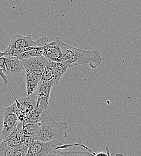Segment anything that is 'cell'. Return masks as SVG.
Listing matches in <instances>:
<instances>
[{"mask_svg": "<svg viewBox=\"0 0 141 156\" xmlns=\"http://www.w3.org/2000/svg\"><path fill=\"white\" fill-rule=\"evenodd\" d=\"M67 128L68 124L66 122H57L48 109L44 111L37 122L36 140L41 142H64L67 137Z\"/></svg>", "mask_w": 141, "mask_h": 156, "instance_id": "cell-1", "label": "cell"}, {"mask_svg": "<svg viewBox=\"0 0 141 156\" xmlns=\"http://www.w3.org/2000/svg\"><path fill=\"white\" fill-rule=\"evenodd\" d=\"M62 51L64 61H69L70 67L87 64L92 69H96L100 65L101 54L97 49L91 51L81 49L62 43Z\"/></svg>", "mask_w": 141, "mask_h": 156, "instance_id": "cell-2", "label": "cell"}, {"mask_svg": "<svg viewBox=\"0 0 141 156\" xmlns=\"http://www.w3.org/2000/svg\"><path fill=\"white\" fill-rule=\"evenodd\" d=\"M74 146H82L78 144H65L60 142H41L36 140L28 148L26 156H49L57 151Z\"/></svg>", "mask_w": 141, "mask_h": 156, "instance_id": "cell-3", "label": "cell"}, {"mask_svg": "<svg viewBox=\"0 0 141 156\" xmlns=\"http://www.w3.org/2000/svg\"><path fill=\"white\" fill-rule=\"evenodd\" d=\"M49 42L48 37H43L39 40H34L31 35L26 36L20 34H15L12 36L8 49L6 50L18 51L24 48L33 46H44Z\"/></svg>", "mask_w": 141, "mask_h": 156, "instance_id": "cell-4", "label": "cell"}, {"mask_svg": "<svg viewBox=\"0 0 141 156\" xmlns=\"http://www.w3.org/2000/svg\"><path fill=\"white\" fill-rule=\"evenodd\" d=\"M19 119L14 109V105L7 107L4 109L3 127L2 130V139H4L14 132L19 124Z\"/></svg>", "mask_w": 141, "mask_h": 156, "instance_id": "cell-5", "label": "cell"}, {"mask_svg": "<svg viewBox=\"0 0 141 156\" xmlns=\"http://www.w3.org/2000/svg\"><path fill=\"white\" fill-rule=\"evenodd\" d=\"M54 85V81L41 82L36 91L37 100L36 107L41 112L48 110L49 107V101L52 88Z\"/></svg>", "mask_w": 141, "mask_h": 156, "instance_id": "cell-6", "label": "cell"}, {"mask_svg": "<svg viewBox=\"0 0 141 156\" xmlns=\"http://www.w3.org/2000/svg\"><path fill=\"white\" fill-rule=\"evenodd\" d=\"M63 41L60 37H57L43 47V55L49 62H62L64 56L62 51Z\"/></svg>", "mask_w": 141, "mask_h": 156, "instance_id": "cell-7", "label": "cell"}, {"mask_svg": "<svg viewBox=\"0 0 141 156\" xmlns=\"http://www.w3.org/2000/svg\"><path fill=\"white\" fill-rule=\"evenodd\" d=\"M5 57L6 76L9 79L20 77L25 72L23 62L17 57L4 55Z\"/></svg>", "mask_w": 141, "mask_h": 156, "instance_id": "cell-8", "label": "cell"}, {"mask_svg": "<svg viewBox=\"0 0 141 156\" xmlns=\"http://www.w3.org/2000/svg\"><path fill=\"white\" fill-rule=\"evenodd\" d=\"M23 62L25 70L30 71L41 78L46 67L48 61L44 56L21 59Z\"/></svg>", "mask_w": 141, "mask_h": 156, "instance_id": "cell-9", "label": "cell"}, {"mask_svg": "<svg viewBox=\"0 0 141 156\" xmlns=\"http://www.w3.org/2000/svg\"><path fill=\"white\" fill-rule=\"evenodd\" d=\"M25 77L26 81V94L28 96H30L37 91L41 78L36 74L28 70H25Z\"/></svg>", "mask_w": 141, "mask_h": 156, "instance_id": "cell-10", "label": "cell"}, {"mask_svg": "<svg viewBox=\"0 0 141 156\" xmlns=\"http://www.w3.org/2000/svg\"><path fill=\"white\" fill-rule=\"evenodd\" d=\"M53 70L54 76V85L58 84L61 78L69 68H70V64L69 61L62 62H49Z\"/></svg>", "mask_w": 141, "mask_h": 156, "instance_id": "cell-11", "label": "cell"}, {"mask_svg": "<svg viewBox=\"0 0 141 156\" xmlns=\"http://www.w3.org/2000/svg\"><path fill=\"white\" fill-rule=\"evenodd\" d=\"M12 35L7 33L2 28H0V50L1 52H5L10 45Z\"/></svg>", "mask_w": 141, "mask_h": 156, "instance_id": "cell-12", "label": "cell"}, {"mask_svg": "<svg viewBox=\"0 0 141 156\" xmlns=\"http://www.w3.org/2000/svg\"><path fill=\"white\" fill-rule=\"evenodd\" d=\"M17 148L9 146L7 144L2 142L0 146V156H15Z\"/></svg>", "mask_w": 141, "mask_h": 156, "instance_id": "cell-13", "label": "cell"}, {"mask_svg": "<svg viewBox=\"0 0 141 156\" xmlns=\"http://www.w3.org/2000/svg\"><path fill=\"white\" fill-rule=\"evenodd\" d=\"M54 76L52 69L50 64V62L48 61V63L46 66V67L41 76V82H49L51 80H54Z\"/></svg>", "mask_w": 141, "mask_h": 156, "instance_id": "cell-14", "label": "cell"}, {"mask_svg": "<svg viewBox=\"0 0 141 156\" xmlns=\"http://www.w3.org/2000/svg\"><path fill=\"white\" fill-rule=\"evenodd\" d=\"M0 75L4 80V82L8 85L9 79L6 76L5 57L3 55H0Z\"/></svg>", "mask_w": 141, "mask_h": 156, "instance_id": "cell-15", "label": "cell"}, {"mask_svg": "<svg viewBox=\"0 0 141 156\" xmlns=\"http://www.w3.org/2000/svg\"><path fill=\"white\" fill-rule=\"evenodd\" d=\"M64 154L66 156H95L94 152H85L79 151H70L64 152Z\"/></svg>", "mask_w": 141, "mask_h": 156, "instance_id": "cell-16", "label": "cell"}, {"mask_svg": "<svg viewBox=\"0 0 141 156\" xmlns=\"http://www.w3.org/2000/svg\"><path fill=\"white\" fill-rule=\"evenodd\" d=\"M36 140V136H35L34 134L25 133V135L24 137V140H23V143L28 148H30L32 145V144L34 143V142Z\"/></svg>", "mask_w": 141, "mask_h": 156, "instance_id": "cell-17", "label": "cell"}, {"mask_svg": "<svg viewBox=\"0 0 141 156\" xmlns=\"http://www.w3.org/2000/svg\"><path fill=\"white\" fill-rule=\"evenodd\" d=\"M28 148H29L24 144L19 148L17 149L15 156H26Z\"/></svg>", "mask_w": 141, "mask_h": 156, "instance_id": "cell-18", "label": "cell"}, {"mask_svg": "<svg viewBox=\"0 0 141 156\" xmlns=\"http://www.w3.org/2000/svg\"><path fill=\"white\" fill-rule=\"evenodd\" d=\"M95 156H111L109 148L108 147L106 148V152H100L98 153H96Z\"/></svg>", "mask_w": 141, "mask_h": 156, "instance_id": "cell-19", "label": "cell"}, {"mask_svg": "<svg viewBox=\"0 0 141 156\" xmlns=\"http://www.w3.org/2000/svg\"><path fill=\"white\" fill-rule=\"evenodd\" d=\"M49 156H66L64 154V152H62L61 150L57 151L56 152L54 153L53 154L49 155Z\"/></svg>", "mask_w": 141, "mask_h": 156, "instance_id": "cell-20", "label": "cell"}, {"mask_svg": "<svg viewBox=\"0 0 141 156\" xmlns=\"http://www.w3.org/2000/svg\"><path fill=\"white\" fill-rule=\"evenodd\" d=\"M114 156H124L122 154H120V153H117Z\"/></svg>", "mask_w": 141, "mask_h": 156, "instance_id": "cell-21", "label": "cell"}]
</instances>
